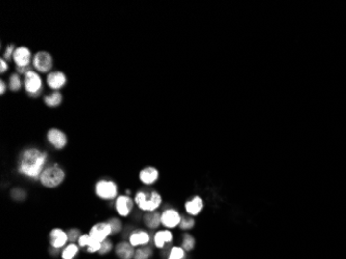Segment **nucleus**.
<instances>
[{"mask_svg": "<svg viewBox=\"0 0 346 259\" xmlns=\"http://www.w3.org/2000/svg\"><path fill=\"white\" fill-rule=\"evenodd\" d=\"M49 155L39 147L24 148L18 160V172L30 180H40L44 169L48 166Z\"/></svg>", "mask_w": 346, "mask_h": 259, "instance_id": "obj_1", "label": "nucleus"}, {"mask_svg": "<svg viewBox=\"0 0 346 259\" xmlns=\"http://www.w3.org/2000/svg\"><path fill=\"white\" fill-rule=\"evenodd\" d=\"M66 171L59 164L53 163L44 169L40 176V183L47 189H56L66 181Z\"/></svg>", "mask_w": 346, "mask_h": 259, "instance_id": "obj_2", "label": "nucleus"}, {"mask_svg": "<svg viewBox=\"0 0 346 259\" xmlns=\"http://www.w3.org/2000/svg\"><path fill=\"white\" fill-rule=\"evenodd\" d=\"M134 201L136 207L143 212L158 211L163 203V198L158 191L140 190L135 194Z\"/></svg>", "mask_w": 346, "mask_h": 259, "instance_id": "obj_3", "label": "nucleus"}, {"mask_svg": "<svg viewBox=\"0 0 346 259\" xmlns=\"http://www.w3.org/2000/svg\"><path fill=\"white\" fill-rule=\"evenodd\" d=\"M23 87L26 94L31 97L40 96L44 89V80L40 73L30 69L23 76Z\"/></svg>", "mask_w": 346, "mask_h": 259, "instance_id": "obj_4", "label": "nucleus"}, {"mask_svg": "<svg viewBox=\"0 0 346 259\" xmlns=\"http://www.w3.org/2000/svg\"><path fill=\"white\" fill-rule=\"evenodd\" d=\"M95 194L98 198L102 200H115L118 197V186L112 180L101 178L95 185Z\"/></svg>", "mask_w": 346, "mask_h": 259, "instance_id": "obj_5", "label": "nucleus"}, {"mask_svg": "<svg viewBox=\"0 0 346 259\" xmlns=\"http://www.w3.org/2000/svg\"><path fill=\"white\" fill-rule=\"evenodd\" d=\"M31 67L38 73L48 75L53 71L54 58L50 52L46 50H40L33 54Z\"/></svg>", "mask_w": 346, "mask_h": 259, "instance_id": "obj_6", "label": "nucleus"}, {"mask_svg": "<svg viewBox=\"0 0 346 259\" xmlns=\"http://www.w3.org/2000/svg\"><path fill=\"white\" fill-rule=\"evenodd\" d=\"M46 139L48 143L56 150L65 149L68 145L69 138L65 131L60 130L59 128H50L46 133Z\"/></svg>", "mask_w": 346, "mask_h": 259, "instance_id": "obj_7", "label": "nucleus"}, {"mask_svg": "<svg viewBox=\"0 0 346 259\" xmlns=\"http://www.w3.org/2000/svg\"><path fill=\"white\" fill-rule=\"evenodd\" d=\"M45 82L52 92H60L68 83V76L62 71L53 70L52 72L46 75Z\"/></svg>", "mask_w": 346, "mask_h": 259, "instance_id": "obj_8", "label": "nucleus"}, {"mask_svg": "<svg viewBox=\"0 0 346 259\" xmlns=\"http://www.w3.org/2000/svg\"><path fill=\"white\" fill-rule=\"evenodd\" d=\"M33 58L32 51L27 46H18L14 52L13 62L16 68H31Z\"/></svg>", "mask_w": 346, "mask_h": 259, "instance_id": "obj_9", "label": "nucleus"}, {"mask_svg": "<svg viewBox=\"0 0 346 259\" xmlns=\"http://www.w3.org/2000/svg\"><path fill=\"white\" fill-rule=\"evenodd\" d=\"M134 205H136L134 198L131 197V195L125 194V195H118V197L115 199L114 207L118 216L121 218H126L132 213L134 210Z\"/></svg>", "mask_w": 346, "mask_h": 259, "instance_id": "obj_10", "label": "nucleus"}, {"mask_svg": "<svg viewBox=\"0 0 346 259\" xmlns=\"http://www.w3.org/2000/svg\"><path fill=\"white\" fill-rule=\"evenodd\" d=\"M183 216L175 209H167L161 212L162 226L166 229H174L179 226Z\"/></svg>", "mask_w": 346, "mask_h": 259, "instance_id": "obj_11", "label": "nucleus"}, {"mask_svg": "<svg viewBox=\"0 0 346 259\" xmlns=\"http://www.w3.org/2000/svg\"><path fill=\"white\" fill-rule=\"evenodd\" d=\"M88 234L95 239H97L98 242L103 243L104 240L109 238V236L112 235V229L107 221L98 222L90 227Z\"/></svg>", "mask_w": 346, "mask_h": 259, "instance_id": "obj_12", "label": "nucleus"}, {"mask_svg": "<svg viewBox=\"0 0 346 259\" xmlns=\"http://www.w3.org/2000/svg\"><path fill=\"white\" fill-rule=\"evenodd\" d=\"M49 239H50L51 248H54V249L62 250L69 244L68 232L66 230H63L62 228H59V227L53 228L50 231Z\"/></svg>", "mask_w": 346, "mask_h": 259, "instance_id": "obj_13", "label": "nucleus"}, {"mask_svg": "<svg viewBox=\"0 0 346 259\" xmlns=\"http://www.w3.org/2000/svg\"><path fill=\"white\" fill-rule=\"evenodd\" d=\"M159 177H160V172L158 169L153 166H147L142 168L138 174L140 183L145 186L154 185L159 181Z\"/></svg>", "mask_w": 346, "mask_h": 259, "instance_id": "obj_14", "label": "nucleus"}, {"mask_svg": "<svg viewBox=\"0 0 346 259\" xmlns=\"http://www.w3.org/2000/svg\"><path fill=\"white\" fill-rule=\"evenodd\" d=\"M204 209V201L200 196H194L192 199L186 201L185 210L188 213V216L196 217L202 212Z\"/></svg>", "mask_w": 346, "mask_h": 259, "instance_id": "obj_15", "label": "nucleus"}, {"mask_svg": "<svg viewBox=\"0 0 346 259\" xmlns=\"http://www.w3.org/2000/svg\"><path fill=\"white\" fill-rule=\"evenodd\" d=\"M77 244L79 245L80 248L86 249V251L88 253H99V249H101V246H102V243L98 242V240L95 239L92 235H89V234L82 235Z\"/></svg>", "mask_w": 346, "mask_h": 259, "instance_id": "obj_16", "label": "nucleus"}, {"mask_svg": "<svg viewBox=\"0 0 346 259\" xmlns=\"http://www.w3.org/2000/svg\"><path fill=\"white\" fill-rule=\"evenodd\" d=\"M129 242L133 247L147 246L150 242V235L148 231L137 229L134 230L129 235Z\"/></svg>", "mask_w": 346, "mask_h": 259, "instance_id": "obj_17", "label": "nucleus"}, {"mask_svg": "<svg viewBox=\"0 0 346 259\" xmlns=\"http://www.w3.org/2000/svg\"><path fill=\"white\" fill-rule=\"evenodd\" d=\"M114 251L116 256L120 259H134L135 251L136 249L131 245L129 240H124V242L118 243L115 248Z\"/></svg>", "mask_w": 346, "mask_h": 259, "instance_id": "obj_18", "label": "nucleus"}, {"mask_svg": "<svg viewBox=\"0 0 346 259\" xmlns=\"http://www.w3.org/2000/svg\"><path fill=\"white\" fill-rule=\"evenodd\" d=\"M173 234L170 229L158 230L153 235V244L158 249H163L167 244L172 243Z\"/></svg>", "mask_w": 346, "mask_h": 259, "instance_id": "obj_19", "label": "nucleus"}, {"mask_svg": "<svg viewBox=\"0 0 346 259\" xmlns=\"http://www.w3.org/2000/svg\"><path fill=\"white\" fill-rule=\"evenodd\" d=\"M143 222H144V225L147 226L148 228H149V229H157V228H159L162 225V223H161V212H159L158 211L144 212Z\"/></svg>", "mask_w": 346, "mask_h": 259, "instance_id": "obj_20", "label": "nucleus"}, {"mask_svg": "<svg viewBox=\"0 0 346 259\" xmlns=\"http://www.w3.org/2000/svg\"><path fill=\"white\" fill-rule=\"evenodd\" d=\"M43 102L48 108H57L63 102V94L61 92H52L43 97Z\"/></svg>", "mask_w": 346, "mask_h": 259, "instance_id": "obj_21", "label": "nucleus"}, {"mask_svg": "<svg viewBox=\"0 0 346 259\" xmlns=\"http://www.w3.org/2000/svg\"><path fill=\"white\" fill-rule=\"evenodd\" d=\"M8 91H11L12 93H18L20 92L23 88V80L20 74L13 73L8 77Z\"/></svg>", "mask_w": 346, "mask_h": 259, "instance_id": "obj_22", "label": "nucleus"}, {"mask_svg": "<svg viewBox=\"0 0 346 259\" xmlns=\"http://www.w3.org/2000/svg\"><path fill=\"white\" fill-rule=\"evenodd\" d=\"M79 251L80 247L78 244L70 243L61 250L60 255L62 259H75L76 256L79 254Z\"/></svg>", "mask_w": 346, "mask_h": 259, "instance_id": "obj_23", "label": "nucleus"}, {"mask_svg": "<svg viewBox=\"0 0 346 259\" xmlns=\"http://www.w3.org/2000/svg\"><path fill=\"white\" fill-rule=\"evenodd\" d=\"M196 246V239L195 237L190 235L185 234L183 235V239H181V248H183L186 252H190L195 248Z\"/></svg>", "mask_w": 346, "mask_h": 259, "instance_id": "obj_24", "label": "nucleus"}, {"mask_svg": "<svg viewBox=\"0 0 346 259\" xmlns=\"http://www.w3.org/2000/svg\"><path fill=\"white\" fill-rule=\"evenodd\" d=\"M152 255V249L150 247L142 246L136 249L134 259H149Z\"/></svg>", "mask_w": 346, "mask_h": 259, "instance_id": "obj_25", "label": "nucleus"}, {"mask_svg": "<svg viewBox=\"0 0 346 259\" xmlns=\"http://www.w3.org/2000/svg\"><path fill=\"white\" fill-rule=\"evenodd\" d=\"M185 257H186L185 250L181 247L174 246L170 249L167 259H185Z\"/></svg>", "mask_w": 346, "mask_h": 259, "instance_id": "obj_26", "label": "nucleus"}, {"mask_svg": "<svg viewBox=\"0 0 346 259\" xmlns=\"http://www.w3.org/2000/svg\"><path fill=\"white\" fill-rule=\"evenodd\" d=\"M112 229V235H117L123 230V222L120 218L111 217L107 221Z\"/></svg>", "mask_w": 346, "mask_h": 259, "instance_id": "obj_27", "label": "nucleus"}, {"mask_svg": "<svg viewBox=\"0 0 346 259\" xmlns=\"http://www.w3.org/2000/svg\"><path fill=\"white\" fill-rule=\"evenodd\" d=\"M194 226H195V219H194V217L187 216V217L181 218L180 224H179L178 227L181 230H190V229H192Z\"/></svg>", "mask_w": 346, "mask_h": 259, "instance_id": "obj_28", "label": "nucleus"}, {"mask_svg": "<svg viewBox=\"0 0 346 259\" xmlns=\"http://www.w3.org/2000/svg\"><path fill=\"white\" fill-rule=\"evenodd\" d=\"M67 232H68L69 243H74V244H77L79 238H80V236H81L82 235H83V234H81V230H80V229L75 228V227H73V228L69 229Z\"/></svg>", "mask_w": 346, "mask_h": 259, "instance_id": "obj_29", "label": "nucleus"}, {"mask_svg": "<svg viewBox=\"0 0 346 259\" xmlns=\"http://www.w3.org/2000/svg\"><path fill=\"white\" fill-rule=\"evenodd\" d=\"M16 45L11 43V44H7L5 48H4V51H3V55L2 57L6 60V61H11L13 60V55H14V52L16 50Z\"/></svg>", "mask_w": 346, "mask_h": 259, "instance_id": "obj_30", "label": "nucleus"}, {"mask_svg": "<svg viewBox=\"0 0 346 259\" xmlns=\"http://www.w3.org/2000/svg\"><path fill=\"white\" fill-rule=\"evenodd\" d=\"M113 248H114V246H113L112 240L107 238L106 240H104V242L102 243V246H101V249H99V255H106L108 253H110L113 250Z\"/></svg>", "mask_w": 346, "mask_h": 259, "instance_id": "obj_31", "label": "nucleus"}, {"mask_svg": "<svg viewBox=\"0 0 346 259\" xmlns=\"http://www.w3.org/2000/svg\"><path fill=\"white\" fill-rule=\"evenodd\" d=\"M26 191H24L23 189H20V188H16L12 191V197L13 199H15L16 201H22L25 199L26 197Z\"/></svg>", "mask_w": 346, "mask_h": 259, "instance_id": "obj_32", "label": "nucleus"}, {"mask_svg": "<svg viewBox=\"0 0 346 259\" xmlns=\"http://www.w3.org/2000/svg\"><path fill=\"white\" fill-rule=\"evenodd\" d=\"M10 70V65H8V61H6L3 57L0 58V74L3 75L8 72Z\"/></svg>", "mask_w": 346, "mask_h": 259, "instance_id": "obj_33", "label": "nucleus"}, {"mask_svg": "<svg viewBox=\"0 0 346 259\" xmlns=\"http://www.w3.org/2000/svg\"><path fill=\"white\" fill-rule=\"evenodd\" d=\"M7 91H8V84L6 83V81L3 78H1L0 79V94L4 95Z\"/></svg>", "mask_w": 346, "mask_h": 259, "instance_id": "obj_34", "label": "nucleus"}]
</instances>
